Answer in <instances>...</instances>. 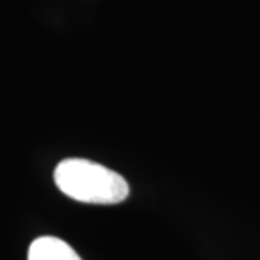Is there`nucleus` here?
I'll use <instances>...</instances> for the list:
<instances>
[{
	"mask_svg": "<svg viewBox=\"0 0 260 260\" xmlns=\"http://www.w3.org/2000/svg\"><path fill=\"white\" fill-rule=\"evenodd\" d=\"M54 183L68 198L88 205H117L130 193L118 173L80 157L61 160L54 169Z\"/></svg>",
	"mask_w": 260,
	"mask_h": 260,
	"instance_id": "1",
	"label": "nucleus"
},
{
	"mask_svg": "<svg viewBox=\"0 0 260 260\" xmlns=\"http://www.w3.org/2000/svg\"><path fill=\"white\" fill-rule=\"evenodd\" d=\"M27 260H81V257L61 238L39 237L30 243Z\"/></svg>",
	"mask_w": 260,
	"mask_h": 260,
	"instance_id": "2",
	"label": "nucleus"
}]
</instances>
